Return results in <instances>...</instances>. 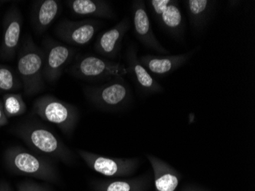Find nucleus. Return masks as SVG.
<instances>
[{
    "label": "nucleus",
    "mask_w": 255,
    "mask_h": 191,
    "mask_svg": "<svg viewBox=\"0 0 255 191\" xmlns=\"http://www.w3.org/2000/svg\"><path fill=\"white\" fill-rule=\"evenodd\" d=\"M77 152L90 169L107 177L129 176L137 170L139 165L137 159L109 158L84 150Z\"/></svg>",
    "instance_id": "0eeeda50"
},
{
    "label": "nucleus",
    "mask_w": 255,
    "mask_h": 191,
    "mask_svg": "<svg viewBox=\"0 0 255 191\" xmlns=\"http://www.w3.org/2000/svg\"><path fill=\"white\" fill-rule=\"evenodd\" d=\"M68 72L76 78L85 81L107 82L114 77L128 74L123 64L94 55H84L76 58Z\"/></svg>",
    "instance_id": "20e7f679"
},
{
    "label": "nucleus",
    "mask_w": 255,
    "mask_h": 191,
    "mask_svg": "<svg viewBox=\"0 0 255 191\" xmlns=\"http://www.w3.org/2000/svg\"><path fill=\"white\" fill-rule=\"evenodd\" d=\"M171 0H150L148 1L151 11L154 13L156 19L159 18L162 12L164 11Z\"/></svg>",
    "instance_id": "5701e85b"
},
{
    "label": "nucleus",
    "mask_w": 255,
    "mask_h": 191,
    "mask_svg": "<svg viewBox=\"0 0 255 191\" xmlns=\"http://www.w3.org/2000/svg\"><path fill=\"white\" fill-rule=\"evenodd\" d=\"M22 17L16 6L11 7L3 19V36L0 47V58L9 61L15 57L21 36Z\"/></svg>",
    "instance_id": "9b49d317"
},
{
    "label": "nucleus",
    "mask_w": 255,
    "mask_h": 191,
    "mask_svg": "<svg viewBox=\"0 0 255 191\" xmlns=\"http://www.w3.org/2000/svg\"><path fill=\"white\" fill-rule=\"evenodd\" d=\"M87 100L102 110H117L126 106L131 100V93L123 77H114L99 86L85 87Z\"/></svg>",
    "instance_id": "423d86ee"
},
{
    "label": "nucleus",
    "mask_w": 255,
    "mask_h": 191,
    "mask_svg": "<svg viewBox=\"0 0 255 191\" xmlns=\"http://www.w3.org/2000/svg\"><path fill=\"white\" fill-rule=\"evenodd\" d=\"M33 113L44 121L58 126L64 134L71 136L79 121V111L74 105L53 96L39 97L33 104Z\"/></svg>",
    "instance_id": "39448f33"
},
{
    "label": "nucleus",
    "mask_w": 255,
    "mask_h": 191,
    "mask_svg": "<svg viewBox=\"0 0 255 191\" xmlns=\"http://www.w3.org/2000/svg\"><path fill=\"white\" fill-rule=\"evenodd\" d=\"M196 51L197 48H194L184 54L176 55L157 56L147 54L141 56L138 59L139 61L151 75L165 77L186 64Z\"/></svg>",
    "instance_id": "ddd939ff"
},
{
    "label": "nucleus",
    "mask_w": 255,
    "mask_h": 191,
    "mask_svg": "<svg viewBox=\"0 0 255 191\" xmlns=\"http://www.w3.org/2000/svg\"><path fill=\"white\" fill-rule=\"evenodd\" d=\"M44 53L28 36L23 41L18 53L17 69L27 96L40 93L44 87Z\"/></svg>",
    "instance_id": "7ed1b4c3"
},
{
    "label": "nucleus",
    "mask_w": 255,
    "mask_h": 191,
    "mask_svg": "<svg viewBox=\"0 0 255 191\" xmlns=\"http://www.w3.org/2000/svg\"><path fill=\"white\" fill-rule=\"evenodd\" d=\"M44 45V79L54 83L61 77L64 67L72 60L76 51L52 38H46Z\"/></svg>",
    "instance_id": "6e6552de"
},
{
    "label": "nucleus",
    "mask_w": 255,
    "mask_h": 191,
    "mask_svg": "<svg viewBox=\"0 0 255 191\" xmlns=\"http://www.w3.org/2000/svg\"><path fill=\"white\" fill-rule=\"evenodd\" d=\"M216 1L210 0H187V7L190 23L196 31H200L206 28L214 10Z\"/></svg>",
    "instance_id": "6ab92c4d"
},
{
    "label": "nucleus",
    "mask_w": 255,
    "mask_h": 191,
    "mask_svg": "<svg viewBox=\"0 0 255 191\" xmlns=\"http://www.w3.org/2000/svg\"><path fill=\"white\" fill-rule=\"evenodd\" d=\"M100 28L97 20H63L55 28L58 38L71 45L84 46L91 41Z\"/></svg>",
    "instance_id": "1a4fd4ad"
},
{
    "label": "nucleus",
    "mask_w": 255,
    "mask_h": 191,
    "mask_svg": "<svg viewBox=\"0 0 255 191\" xmlns=\"http://www.w3.org/2000/svg\"><path fill=\"white\" fill-rule=\"evenodd\" d=\"M2 100L4 112L8 119L21 116L26 112V104L20 93H5Z\"/></svg>",
    "instance_id": "412c9836"
},
{
    "label": "nucleus",
    "mask_w": 255,
    "mask_h": 191,
    "mask_svg": "<svg viewBox=\"0 0 255 191\" xmlns=\"http://www.w3.org/2000/svg\"><path fill=\"white\" fill-rule=\"evenodd\" d=\"M8 123V119L5 116V112H4L3 104H2V100H0V127L6 126Z\"/></svg>",
    "instance_id": "393cba45"
},
{
    "label": "nucleus",
    "mask_w": 255,
    "mask_h": 191,
    "mask_svg": "<svg viewBox=\"0 0 255 191\" xmlns=\"http://www.w3.org/2000/svg\"><path fill=\"white\" fill-rule=\"evenodd\" d=\"M147 181L144 178L128 180L107 181L96 183V191H144Z\"/></svg>",
    "instance_id": "aec40b11"
},
{
    "label": "nucleus",
    "mask_w": 255,
    "mask_h": 191,
    "mask_svg": "<svg viewBox=\"0 0 255 191\" xmlns=\"http://www.w3.org/2000/svg\"><path fill=\"white\" fill-rule=\"evenodd\" d=\"M0 191H12L9 184L5 180L0 181Z\"/></svg>",
    "instance_id": "a878e982"
},
{
    "label": "nucleus",
    "mask_w": 255,
    "mask_h": 191,
    "mask_svg": "<svg viewBox=\"0 0 255 191\" xmlns=\"http://www.w3.org/2000/svg\"><path fill=\"white\" fill-rule=\"evenodd\" d=\"M3 159L7 169L15 175L32 177L51 183L59 182V174L54 164L36 152L15 146L5 151Z\"/></svg>",
    "instance_id": "f03ea898"
},
{
    "label": "nucleus",
    "mask_w": 255,
    "mask_h": 191,
    "mask_svg": "<svg viewBox=\"0 0 255 191\" xmlns=\"http://www.w3.org/2000/svg\"><path fill=\"white\" fill-rule=\"evenodd\" d=\"M157 21L173 38L180 39L183 37L184 24L178 1L171 0Z\"/></svg>",
    "instance_id": "a211bd4d"
},
{
    "label": "nucleus",
    "mask_w": 255,
    "mask_h": 191,
    "mask_svg": "<svg viewBox=\"0 0 255 191\" xmlns=\"http://www.w3.org/2000/svg\"><path fill=\"white\" fill-rule=\"evenodd\" d=\"M69 8L79 16H94L113 18L115 15L111 4L104 0H69Z\"/></svg>",
    "instance_id": "dca6fc26"
},
{
    "label": "nucleus",
    "mask_w": 255,
    "mask_h": 191,
    "mask_svg": "<svg viewBox=\"0 0 255 191\" xmlns=\"http://www.w3.org/2000/svg\"><path fill=\"white\" fill-rule=\"evenodd\" d=\"M61 11L60 1L41 0L34 2L31 13V21L34 31L42 34L49 28Z\"/></svg>",
    "instance_id": "2eb2a0df"
},
{
    "label": "nucleus",
    "mask_w": 255,
    "mask_h": 191,
    "mask_svg": "<svg viewBox=\"0 0 255 191\" xmlns=\"http://www.w3.org/2000/svg\"><path fill=\"white\" fill-rule=\"evenodd\" d=\"M13 133L33 152L61 161L67 165L74 162V155L64 142L39 123L28 122L20 124L13 129Z\"/></svg>",
    "instance_id": "f257e3e1"
},
{
    "label": "nucleus",
    "mask_w": 255,
    "mask_h": 191,
    "mask_svg": "<svg viewBox=\"0 0 255 191\" xmlns=\"http://www.w3.org/2000/svg\"><path fill=\"white\" fill-rule=\"evenodd\" d=\"M134 31L137 39L150 49L160 54H169L168 50L160 44L154 35L150 18L146 10L145 3L142 0H136L131 5Z\"/></svg>",
    "instance_id": "9d476101"
},
{
    "label": "nucleus",
    "mask_w": 255,
    "mask_h": 191,
    "mask_svg": "<svg viewBox=\"0 0 255 191\" xmlns=\"http://www.w3.org/2000/svg\"><path fill=\"white\" fill-rule=\"evenodd\" d=\"M17 191H51L46 187L32 182H22L17 185Z\"/></svg>",
    "instance_id": "b1692460"
},
{
    "label": "nucleus",
    "mask_w": 255,
    "mask_h": 191,
    "mask_svg": "<svg viewBox=\"0 0 255 191\" xmlns=\"http://www.w3.org/2000/svg\"><path fill=\"white\" fill-rule=\"evenodd\" d=\"M147 158L154 171L156 191H175L179 185L178 173L166 162L153 155H147Z\"/></svg>",
    "instance_id": "f3484780"
},
{
    "label": "nucleus",
    "mask_w": 255,
    "mask_h": 191,
    "mask_svg": "<svg viewBox=\"0 0 255 191\" xmlns=\"http://www.w3.org/2000/svg\"><path fill=\"white\" fill-rule=\"evenodd\" d=\"M130 25L129 18L126 17L114 27L100 34L94 44L96 51L110 61L118 58L123 38Z\"/></svg>",
    "instance_id": "f8f14e48"
},
{
    "label": "nucleus",
    "mask_w": 255,
    "mask_h": 191,
    "mask_svg": "<svg viewBox=\"0 0 255 191\" xmlns=\"http://www.w3.org/2000/svg\"><path fill=\"white\" fill-rule=\"evenodd\" d=\"M22 87V83L9 67L0 64V93L13 91Z\"/></svg>",
    "instance_id": "4be33fe9"
},
{
    "label": "nucleus",
    "mask_w": 255,
    "mask_h": 191,
    "mask_svg": "<svg viewBox=\"0 0 255 191\" xmlns=\"http://www.w3.org/2000/svg\"><path fill=\"white\" fill-rule=\"evenodd\" d=\"M126 59L128 64V73L134 77L136 83L143 93L145 94H155L163 90V87L160 83L139 61L137 50L134 46L131 45L128 49Z\"/></svg>",
    "instance_id": "4468645a"
}]
</instances>
